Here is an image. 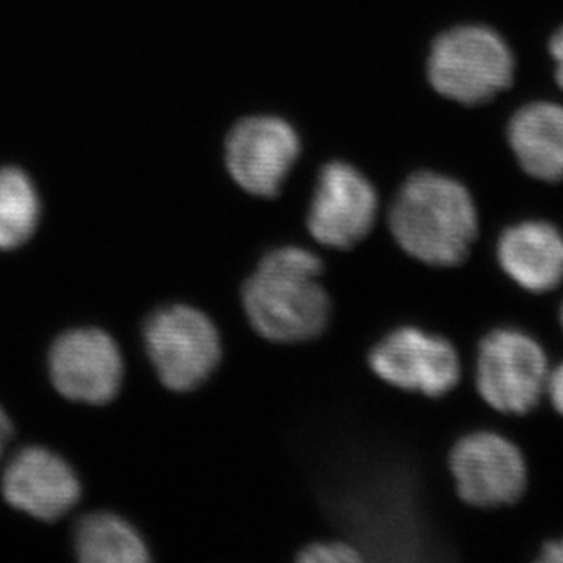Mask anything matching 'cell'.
<instances>
[{"instance_id": "1", "label": "cell", "mask_w": 563, "mask_h": 563, "mask_svg": "<svg viewBox=\"0 0 563 563\" xmlns=\"http://www.w3.org/2000/svg\"><path fill=\"white\" fill-rule=\"evenodd\" d=\"M324 272L323 252L309 243H282L261 255L241 287V307L254 334L277 346L321 340L334 316Z\"/></svg>"}, {"instance_id": "13", "label": "cell", "mask_w": 563, "mask_h": 563, "mask_svg": "<svg viewBox=\"0 0 563 563\" xmlns=\"http://www.w3.org/2000/svg\"><path fill=\"white\" fill-rule=\"evenodd\" d=\"M509 144L521 170L534 181H563V108L537 102L521 108L509 124Z\"/></svg>"}, {"instance_id": "12", "label": "cell", "mask_w": 563, "mask_h": 563, "mask_svg": "<svg viewBox=\"0 0 563 563\" xmlns=\"http://www.w3.org/2000/svg\"><path fill=\"white\" fill-rule=\"evenodd\" d=\"M2 495L15 509L55 521L80 498V484L74 468L44 446L16 452L2 474Z\"/></svg>"}, {"instance_id": "6", "label": "cell", "mask_w": 563, "mask_h": 563, "mask_svg": "<svg viewBox=\"0 0 563 563\" xmlns=\"http://www.w3.org/2000/svg\"><path fill=\"white\" fill-rule=\"evenodd\" d=\"M382 199L356 166L332 161L319 170L303 213L310 245L329 254H349L373 238Z\"/></svg>"}, {"instance_id": "5", "label": "cell", "mask_w": 563, "mask_h": 563, "mask_svg": "<svg viewBox=\"0 0 563 563\" xmlns=\"http://www.w3.org/2000/svg\"><path fill=\"white\" fill-rule=\"evenodd\" d=\"M446 473L457 501L482 512L520 504L531 482L523 449L493 427H476L454 438L446 451Z\"/></svg>"}, {"instance_id": "18", "label": "cell", "mask_w": 563, "mask_h": 563, "mask_svg": "<svg viewBox=\"0 0 563 563\" xmlns=\"http://www.w3.org/2000/svg\"><path fill=\"white\" fill-rule=\"evenodd\" d=\"M532 563H563V534L543 538L542 542L538 543Z\"/></svg>"}, {"instance_id": "21", "label": "cell", "mask_w": 563, "mask_h": 563, "mask_svg": "<svg viewBox=\"0 0 563 563\" xmlns=\"http://www.w3.org/2000/svg\"><path fill=\"white\" fill-rule=\"evenodd\" d=\"M556 323H559L560 332L563 334V299L556 307Z\"/></svg>"}, {"instance_id": "11", "label": "cell", "mask_w": 563, "mask_h": 563, "mask_svg": "<svg viewBox=\"0 0 563 563\" xmlns=\"http://www.w3.org/2000/svg\"><path fill=\"white\" fill-rule=\"evenodd\" d=\"M49 377L64 398L104 405L123 383V356L102 330H69L55 341L48 357Z\"/></svg>"}, {"instance_id": "4", "label": "cell", "mask_w": 563, "mask_h": 563, "mask_svg": "<svg viewBox=\"0 0 563 563\" xmlns=\"http://www.w3.org/2000/svg\"><path fill=\"white\" fill-rule=\"evenodd\" d=\"M368 373L396 393L440 401L465 383L462 351L421 324H396L368 346Z\"/></svg>"}, {"instance_id": "3", "label": "cell", "mask_w": 563, "mask_h": 563, "mask_svg": "<svg viewBox=\"0 0 563 563\" xmlns=\"http://www.w3.org/2000/svg\"><path fill=\"white\" fill-rule=\"evenodd\" d=\"M553 362L548 346L518 324H496L479 335L471 385L479 401L501 418H523L545 404Z\"/></svg>"}, {"instance_id": "15", "label": "cell", "mask_w": 563, "mask_h": 563, "mask_svg": "<svg viewBox=\"0 0 563 563\" xmlns=\"http://www.w3.org/2000/svg\"><path fill=\"white\" fill-rule=\"evenodd\" d=\"M41 219L38 194L19 168H0V251L30 241Z\"/></svg>"}, {"instance_id": "7", "label": "cell", "mask_w": 563, "mask_h": 563, "mask_svg": "<svg viewBox=\"0 0 563 563\" xmlns=\"http://www.w3.org/2000/svg\"><path fill=\"white\" fill-rule=\"evenodd\" d=\"M144 343L161 382L176 393L201 387L223 360L218 327L187 305L154 313L144 327Z\"/></svg>"}, {"instance_id": "19", "label": "cell", "mask_w": 563, "mask_h": 563, "mask_svg": "<svg viewBox=\"0 0 563 563\" xmlns=\"http://www.w3.org/2000/svg\"><path fill=\"white\" fill-rule=\"evenodd\" d=\"M551 54L556 60V79L563 88V27L551 38Z\"/></svg>"}, {"instance_id": "10", "label": "cell", "mask_w": 563, "mask_h": 563, "mask_svg": "<svg viewBox=\"0 0 563 563\" xmlns=\"http://www.w3.org/2000/svg\"><path fill=\"white\" fill-rule=\"evenodd\" d=\"M493 260L512 287L548 298L563 287V229L551 219H515L495 235Z\"/></svg>"}, {"instance_id": "8", "label": "cell", "mask_w": 563, "mask_h": 563, "mask_svg": "<svg viewBox=\"0 0 563 563\" xmlns=\"http://www.w3.org/2000/svg\"><path fill=\"white\" fill-rule=\"evenodd\" d=\"M509 48L489 27L463 26L438 38L429 59V79L441 96L479 104L512 82Z\"/></svg>"}, {"instance_id": "16", "label": "cell", "mask_w": 563, "mask_h": 563, "mask_svg": "<svg viewBox=\"0 0 563 563\" xmlns=\"http://www.w3.org/2000/svg\"><path fill=\"white\" fill-rule=\"evenodd\" d=\"M296 563H365V554L356 543L340 534L312 538L294 553Z\"/></svg>"}, {"instance_id": "14", "label": "cell", "mask_w": 563, "mask_h": 563, "mask_svg": "<svg viewBox=\"0 0 563 563\" xmlns=\"http://www.w3.org/2000/svg\"><path fill=\"white\" fill-rule=\"evenodd\" d=\"M75 553L85 563L148 562L143 538L126 520L112 512L88 515L75 529Z\"/></svg>"}, {"instance_id": "17", "label": "cell", "mask_w": 563, "mask_h": 563, "mask_svg": "<svg viewBox=\"0 0 563 563\" xmlns=\"http://www.w3.org/2000/svg\"><path fill=\"white\" fill-rule=\"evenodd\" d=\"M545 399L554 415L563 420V360L551 367L548 379Z\"/></svg>"}, {"instance_id": "20", "label": "cell", "mask_w": 563, "mask_h": 563, "mask_svg": "<svg viewBox=\"0 0 563 563\" xmlns=\"http://www.w3.org/2000/svg\"><path fill=\"white\" fill-rule=\"evenodd\" d=\"M11 434H13V427H11L10 418L5 415L4 409L0 407V456H2Z\"/></svg>"}, {"instance_id": "9", "label": "cell", "mask_w": 563, "mask_h": 563, "mask_svg": "<svg viewBox=\"0 0 563 563\" xmlns=\"http://www.w3.org/2000/svg\"><path fill=\"white\" fill-rule=\"evenodd\" d=\"M301 154L298 133L276 118H251L230 132L224 150L229 174L241 190L274 199Z\"/></svg>"}, {"instance_id": "2", "label": "cell", "mask_w": 563, "mask_h": 563, "mask_svg": "<svg viewBox=\"0 0 563 563\" xmlns=\"http://www.w3.org/2000/svg\"><path fill=\"white\" fill-rule=\"evenodd\" d=\"M385 232L409 260L454 271L467 265L482 238L478 201L454 177L415 172L387 205Z\"/></svg>"}]
</instances>
